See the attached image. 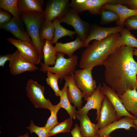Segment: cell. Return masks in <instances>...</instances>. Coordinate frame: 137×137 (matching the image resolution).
<instances>
[{
  "mask_svg": "<svg viewBox=\"0 0 137 137\" xmlns=\"http://www.w3.org/2000/svg\"><path fill=\"white\" fill-rule=\"evenodd\" d=\"M93 68L91 67L78 70L74 73L76 84L85 95L84 100L85 101L93 94L97 87L96 82L92 76Z\"/></svg>",
  "mask_w": 137,
  "mask_h": 137,
  "instance_id": "obj_5",
  "label": "cell"
},
{
  "mask_svg": "<svg viewBox=\"0 0 137 137\" xmlns=\"http://www.w3.org/2000/svg\"><path fill=\"white\" fill-rule=\"evenodd\" d=\"M67 84L65 82L63 87L61 90L59 102L61 108H63L66 111L70 117L75 119L76 118L77 111L76 110V107L71 105L68 98L67 92Z\"/></svg>",
  "mask_w": 137,
  "mask_h": 137,
  "instance_id": "obj_24",
  "label": "cell"
},
{
  "mask_svg": "<svg viewBox=\"0 0 137 137\" xmlns=\"http://www.w3.org/2000/svg\"><path fill=\"white\" fill-rule=\"evenodd\" d=\"M102 9L112 11L117 14L119 19L116 23L117 26L124 27V22L127 19L137 15V9H130L119 4H114L107 3L102 6Z\"/></svg>",
  "mask_w": 137,
  "mask_h": 137,
  "instance_id": "obj_18",
  "label": "cell"
},
{
  "mask_svg": "<svg viewBox=\"0 0 137 137\" xmlns=\"http://www.w3.org/2000/svg\"><path fill=\"white\" fill-rule=\"evenodd\" d=\"M76 118L80 121V130L83 137H88L97 135L99 128L97 124L91 122L87 114H77Z\"/></svg>",
  "mask_w": 137,
  "mask_h": 137,
  "instance_id": "obj_20",
  "label": "cell"
},
{
  "mask_svg": "<svg viewBox=\"0 0 137 137\" xmlns=\"http://www.w3.org/2000/svg\"><path fill=\"white\" fill-rule=\"evenodd\" d=\"M29 130L31 134L35 133L39 137H48L49 131L45 126L40 127L37 126L31 120L29 126L26 127Z\"/></svg>",
  "mask_w": 137,
  "mask_h": 137,
  "instance_id": "obj_34",
  "label": "cell"
},
{
  "mask_svg": "<svg viewBox=\"0 0 137 137\" xmlns=\"http://www.w3.org/2000/svg\"><path fill=\"white\" fill-rule=\"evenodd\" d=\"M18 0H0V8L7 11L13 16H20L21 12L18 8Z\"/></svg>",
  "mask_w": 137,
  "mask_h": 137,
  "instance_id": "obj_29",
  "label": "cell"
},
{
  "mask_svg": "<svg viewBox=\"0 0 137 137\" xmlns=\"http://www.w3.org/2000/svg\"><path fill=\"white\" fill-rule=\"evenodd\" d=\"M123 27L121 26L103 27L94 26L90 28L89 35L84 42V47L86 48L88 47L89 43L92 40H101L111 35L120 32Z\"/></svg>",
  "mask_w": 137,
  "mask_h": 137,
  "instance_id": "obj_16",
  "label": "cell"
},
{
  "mask_svg": "<svg viewBox=\"0 0 137 137\" xmlns=\"http://www.w3.org/2000/svg\"><path fill=\"white\" fill-rule=\"evenodd\" d=\"M101 19L100 24H107L118 20V16L114 12L108 10L101 9L100 13Z\"/></svg>",
  "mask_w": 137,
  "mask_h": 137,
  "instance_id": "obj_32",
  "label": "cell"
},
{
  "mask_svg": "<svg viewBox=\"0 0 137 137\" xmlns=\"http://www.w3.org/2000/svg\"><path fill=\"white\" fill-rule=\"evenodd\" d=\"M118 3L124 4L134 8L137 9V0L116 1Z\"/></svg>",
  "mask_w": 137,
  "mask_h": 137,
  "instance_id": "obj_37",
  "label": "cell"
},
{
  "mask_svg": "<svg viewBox=\"0 0 137 137\" xmlns=\"http://www.w3.org/2000/svg\"><path fill=\"white\" fill-rule=\"evenodd\" d=\"M53 22L55 32L54 38L51 42L52 44H56L59 39L64 37L69 36L73 38V36L76 34L75 31L70 30L62 26L58 18L55 19Z\"/></svg>",
  "mask_w": 137,
  "mask_h": 137,
  "instance_id": "obj_26",
  "label": "cell"
},
{
  "mask_svg": "<svg viewBox=\"0 0 137 137\" xmlns=\"http://www.w3.org/2000/svg\"><path fill=\"white\" fill-rule=\"evenodd\" d=\"M133 121L134 124L137 126V118L135 119H133Z\"/></svg>",
  "mask_w": 137,
  "mask_h": 137,
  "instance_id": "obj_42",
  "label": "cell"
},
{
  "mask_svg": "<svg viewBox=\"0 0 137 137\" xmlns=\"http://www.w3.org/2000/svg\"><path fill=\"white\" fill-rule=\"evenodd\" d=\"M35 64L24 57L17 49L12 54L9 66L11 74L16 76L25 72H33L38 69Z\"/></svg>",
  "mask_w": 137,
  "mask_h": 137,
  "instance_id": "obj_9",
  "label": "cell"
},
{
  "mask_svg": "<svg viewBox=\"0 0 137 137\" xmlns=\"http://www.w3.org/2000/svg\"><path fill=\"white\" fill-rule=\"evenodd\" d=\"M74 73L66 76L64 79L67 85V92L68 98L71 103L73 104L78 110L82 107V98L85 96L76 85L74 79Z\"/></svg>",
  "mask_w": 137,
  "mask_h": 137,
  "instance_id": "obj_15",
  "label": "cell"
},
{
  "mask_svg": "<svg viewBox=\"0 0 137 137\" xmlns=\"http://www.w3.org/2000/svg\"><path fill=\"white\" fill-rule=\"evenodd\" d=\"M55 47L57 52H60L68 55L69 58L72 56L74 52L77 49L84 47V43L77 36L75 40L69 42L63 43H57Z\"/></svg>",
  "mask_w": 137,
  "mask_h": 137,
  "instance_id": "obj_21",
  "label": "cell"
},
{
  "mask_svg": "<svg viewBox=\"0 0 137 137\" xmlns=\"http://www.w3.org/2000/svg\"><path fill=\"white\" fill-rule=\"evenodd\" d=\"M72 119L70 117L63 122L59 123L49 131L48 137L60 133L69 132L73 124Z\"/></svg>",
  "mask_w": 137,
  "mask_h": 137,
  "instance_id": "obj_30",
  "label": "cell"
},
{
  "mask_svg": "<svg viewBox=\"0 0 137 137\" xmlns=\"http://www.w3.org/2000/svg\"><path fill=\"white\" fill-rule=\"evenodd\" d=\"M12 54H7L5 55L0 56V66L4 67L5 64L7 61H9L11 59Z\"/></svg>",
  "mask_w": 137,
  "mask_h": 137,
  "instance_id": "obj_38",
  "label": "cell"
},
{
  "mask_svg": "<svg viewBox=\"0 0 137 137\" xmlns=\"http://www.w3.org/2000/svg\"><path fill=\"white\" fill-rule=\"evenodd\" d=\"M44 89V86L32 79L28 81L26 87L27 97L36 108L49 110L52 105L45 97Z\"/></svg>",
  "mask_w": 137,
  "mask_h": 137,
  "instance_id": "obj_6",
  "label": "cell"
},
{
  "mask_svg": "<svg viewBox=\"0 0 137 137\" xmlns=\"http://www.w3.org/2000/svg\"><path fill=\"white\" fill-rule=\"evenodd\" d=\"M101 84L100 83L93 94L87 100L85 105L80 109L77 111V114L88 113L89 111L92 109L96 110V120H98L102 103L105 96L101 91Z\"/></svg>",
  "mask_w": 137,
  "mask_h": 137,
  "instance_id": "obj_12",
  "label": "cell"
},
{
  "mask_svg": "<svg viewBox=\"0 0 137 137\" xmlns=\"http://www.w3.org/2000/svg\"><path fill=\"white\" fill-rule=\"evenodd\" d=\"M131 127L137 130V126L134 124L133 119L129 117H125L99 129L96 135L101 137H111L110 135L111 133L117 129H123L130 130Z\"/></svg>",
  "mask_w": 137,
  "mask_h": 137,
  "instance_id": "obj_17",
  "label": "cell"
},
{
  "mask_svg": "<svg viewBox=\"0 0 137 137\" xmlns=\"http://www.w3.org/2000/svg\"><path fill=\"white\" fill-rule=\"evenodd\" d=\"M119 32L101 40H94L82 52L79 63L81 69L103 65L108 56L121 46L118 40Z\"/></svg>",
  "mask_w": 137,
  "mask_h": 137,
  "instance_id": "obj_2",
  "label": "cell"
},
{
  "mask_svg": "<svg viewBox=\"0 0 137 137\" xmlns=\"http://www.w3.org/2000/svg\"><path fill=\"white\" fill-rule=\"evenodd\" d=\"M57 52L51 41L45 40L43 49L44 64L46 66L54 65Z\"/></svg>",
  "mask_w": 137,
  "mask_h": 137,
  "instance_id": "obj_25",
  "label": "cell"
},
{
  "mask_svg": "<svg viewBox=\"0 0 137 137\" xmlns=\"http://www.w3.org/2000/svg\"><path fill=\"white\" fill-rule=\"evenodd\" d=\"M133 48L121 46L103 64L106 83L119 95L128 89H137V62L133 57Z\"/></svg>",
  "mask_w": 137,
  "mask_h": 137,
  "instance_id": "obj_1",
  "label": "cell"
},
{
  "mask_svg": "<svg viewBox=\"0 0 137 137\" xmlns=\"http://www.w3.org/2000/svg\"><path fill=\"white\" fill-rule=\"evenodd\" d=\"M28 132H26L23 135H21L19 136L18 137H28Z\"/></svg>",
  "mask_w": 137,
  "mask_h": 137,
  "instance_id": "obj_40",
  "label": "cell"
},
{
  "mask_svg": "<svg viewBox=\"0 0 137 137\" xmlns=\"http://www.w3.org/2000/svg\"><path fill=\"white\" fill-rule=\"evenodd\" d=\"M100 89L114 107L118 120L123 116L129 117L133 119L137 118V117L132 115L126 110L119 98V95L111 87L103 82Z\"/></svg>",
  "mask_w": 137,
  "mask_h": 137,
  "instance_id": "obj_11",
  "label": "cell"
},
{
  "mask_svg": "<svg viewBox=\"0 0 137 137\" xmlns=\"http://www.w3.org/2000/svg\"><path fill=\"white\" fill-rule=\"evenodd\" d=\"M71 132L73 137H83L80 132L79 127L77 124H75L74 128Z\"/></svg>",
  "mask_w": 137,
  "mask_h": 137,
  "instance_id": "obj_39",
  "label": "cell"
},
{
  "mask_svg": "<svg viewBox=\"0 0 137 137\" xmlns=\"http://www.w3.org/2000/svg\"><path fill=\"white\" fill-rule=\"evenodd\" d=\"M70 8L69 0H50L43 12L45 21H52L64 15Z\"/></svg>",
  "mask_w": 137,
  "mask_h": 137,
  "instance_id": "obj_8",
  "label": "cell"
},
{
  "mask_svg": "<svg viewBox=\"0 0 137 137\" xmlns=\"http://www.w3.org/2000/svg\"><path fill=\"white\" fill-rule=\"evenodd\" d=\"M136 88L128 89L119 96L126 109L137 117V91Z\"/></svg>",
  "mask_w": 137,
  "mask_h": 137,
  "instance_id": "obj_19",
  "label": "cell"
},
{
  "mask_svg": "<svg viewBox=\"0 0 137 137\" xmlns=\"http://www.w3.org/2000/svg\"><path fill=\"white\" fill-rule=\"evenodd\" d=\"M58 19L60 23L64 22L72 26L84 43L89 35L91 26L81 19L78 12L70 8L64 15Z\"/></svg>",
  "mask_w": 137,
  "mask_h": 137,
  "instance_id": "obj_7",
  "label": "cell"
},
{
  "mask_svg": "<svg viewBox=\"0 0 137 137\" xmlns=\"http://www.w3.org/2000/svg\"><path fill=\"white\" fill-rule=\"evenodd\" d=\"M88 137H101L100 136L97 135H95L89 136Z\"/></svg>",
  "mask_w": 137,
  "mask_h": 137,
  "instance_id": "obj_43",
  "label": "cell"
},
{
  "mask_svg": "<svg viewBox=\"0 0 137 137\" xmlns=\"http://www.w3.org/2000/svg\"><path fill=\"white\" fill-rule=\"evenodd\" d=\"M47 77L46 79L47 84L53 90L56 95L60 96L61 92L58 86V81L59 79V76L56 74L52 72H47Z\"/></svg>",
  "mask_w": 137,
  "mask_h": 137,
  "instance_id": "obj_33",
  "label": "cell"
},
{
  "mask_svg": "<svg viewBox=\"0 0 137 137\" xmlns=\"http://www.w3.org/2000/svg\"><path fill=\"white\" fill-rule=\"evenodd\" d=\"M119 33L118 43L120 46L137 48V39L130 30L123 27Z\"/></svg>",
  "mask_w": 137,
  "mask_h": 137,
  "instance_id": "obj_27",
  "label": "cell"
},
{
  "mask_svg": "<svg viewBox=\"0 0 137 137\" xmlns=\"http://www.w3.org/2000/svg\"><path fill=\"white\" fill-rule=\"evenodd\" d=\"M12 15L8 12L0 9V27L8 23L11 19Z\"/></svg>",
  "mask_w": 137,
  "mask_h": 137,
  "instance_id": "obj_35",
  "label": "cell"
},
{
  "mask_svg": "<svg viewBox=\"0 0 137 137\" xmlns=\"http://www.w3.org/2000/svg\"><path fill=\"white\" fill-rule=\"evenodd\" d=\"M124 24L129 30H137V15L132 16L127 19L125 21Z\"/></svg>",
  "mask_w": 137,
  "mask_h": 137,
  "instance_id": "obj_36",
  "label": "cell"
},
{
  "mask_svg": "<svg viewBox=\"0 0 137 137\" xmlns=\"http://www.w3.org/2000/svg\"><path fill=\"white\" fill-rule=\"evenodd\" d=\"M55 32L53 22L44 21L40 29L39 36L40 40L43 41H44L45 40L52 42L54 37Z\"/></svg>",
  "mask_w": 137,
  "mask_h": 137,
  "instance_id": "obj_28",
  "label": "cell"
},
{
  "mask_svg": "<svg viewBox=\"0 0 137 137\" xmlns=\"http://www.w3.org/2000/svg\"><path fill=\"white\" fill-rule=\"evenodd\" d=\"M24 22L20 16L12 17L10 20L0 28L11 33L18 39L29 42L32 40L25 29Z\"/></svg>",
  "mask_w": 137,
  "mask_h": 137,
  "instance_id": "obj_14",
  "label": "cell"
},
{
  "mask_svg": "<svg viewBox=\"0 0 137 137\" xmlns=\"http://www.w3.org/2000/svg\"><path fill=\"white\" fill-rule=\"evenodd\" d=\"M118 120L115 109L105 96L101 108L99 117L96 124L99 129H101Z\"/></svg>",
  "mask_w": 137,
  "mask_h": 137,
  "instance_id": "obj_13",
  "label": "cell"
},
{
  "mask_svg": "<svg viewBox=\"0 0 137 137\" xmlns=\"http://www.w3.org/2000/svg\"><path fill=\"white\" fill-rule=\"evenodd\" d=\"M20 17L26 27L27 32L41 59L43 58V49L45 41H42L39 36L41 26L45 21L43 13L33 11L21 13Z\"/></svg>",
  "mask_w": 137,
  "mask_h": 137,
  "instance_id": "obj_3",
  "label": "cell"
},
{
  "mask_svg": "<svg viewBox=\"0 0 137 137\" xmlns=\"http://www.w3.org/2000/svg\"><path fill=\"white\" fill-rule=\"evenodd\" d=\"M43 0H18V6L21 13L38 12L43 13Z\"/></svg>",
  "mask_w": 137,
  "mask_h": 137,
  "instance_id": "obj_22",
  "label": "cell"
},
{
  "mask_svg": "<svg viewBox=\"0 0 137 137\" xmlns=\"http://www.w3.org/2000/svg\"><path fill=\"white\" fill-rule=\"evenodd\" d=\"M6 40L15 46L25 58L35 64L40 63L42 59L32 42L23 41L12 37Z\"/></svg>",
  "mask_w": 137,
  "mask_h": 137,
  "instance_id": "obj_10",
  "label": "cell"
},
{
  "mask_svg": "<svg viewBox=\"0 0 137 137\" xmlns=\"http://www.w3.org/2000/svg\"><path fill=\"white\" fill-rule=\"evenodd\" d=\"M61 108L59 102L56 105H52L49 109L51 115L48 119L45 126L49 131L59 123L57 120V114Z\"/></svg>",
  "mask_w": 137,
  "mask_h": 137,
  "instance_id": "obj_31",
  "label": "cell"
},
{
  "mask_svg": "<svg viewBox=\"0 0 137 137\" xmlns=\"http://www.w3.org/2000/svg\"><path fill=\"white\" fill-rule=\"evenodd\" d=\"M133 55L137 56V49L135 48H133Z\"/></svg>",
  "mask_w": 137,
  "mask_h": 137,
  "instance_id": "obj_41",
  "label": "cell"
},
{
  "mask_svg": "<svg viewBox=\"0 0 137 137\" xmlns=\"http://www.w3.org/2000/svg\"><path fill=\"white\" fill-rule=\"evenodd\" d=\"M112 1V0H85L79 13L88 10L92 14H100L102 6L107 3L111 4Z\"/></svg>",
  "mask_w": 137,
  "mask_h": 137,
  "instance_id": "obj_23",
  "label": "cell"
},
{
  "mask_svg": "<svg viewBox=\"0 0 137 137\" xmlns=\"http://www.w3.org/2000/svg\"><path fill=\"white\" fill-rule=\"evenodd\" d=\"M64 54L57 52L56 63L53 67L46 66L41 62L40 70L44 73L49 72L56 74L61 81L65 76L74 73L78 64V56L73 55L72 57L66 58L64 57Z\"/></svg>",
  "mask_w": 137,
  "mask_h": 137,
  "instance_id": "obj_4",
  "label": "cell"
}]
</instances>
